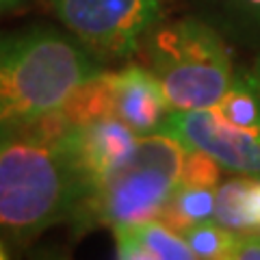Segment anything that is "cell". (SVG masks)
<instances>
[{"instance_id":"1","label":"cell","mask_w":260,"mask_h":260,"mask_svg":"<svg viewBox=\"0 0 260 260\" xmlns=\"http://www.w3.org/2000/svg\"><path fill=\"white\" fill-rule=\"evenodd\" d=\"M74 126L52 113L30 126L0 135V234L26 243L76 217L89 195L70 143Z\"/></svg>"},{"instance_id":"2","label":"cell","mask_w":260,"mask_h":260,"mask_svg":"<svg viewBox=\"0 0 260 260\" xmlns=\"http://www.w3.org/2000/svg\"><path fill=\"white\" fill-rule=\"evenodd\" d=\"M100 72L91 52L61 30H0V133L59 113Z\"/></svg>"},{"instance_id":"3","label":"cell","mask_w":260,"mask_h":260,"mask_svg":"<svg viewBox=\"0 0 260 260\" xmlns=\"http://www.w3.org/2000/svg\"><path fill=\"white\" fill-rule=\"evenodd\" d=\"M141 48L174 111L213 109L237 76L223 39L200 20L156 22Z\"/></svg>"},{"instance_id":"4","label":"cell","mask_w":260,"mask_h":260,"mask_svg":"<svg viewBox=\"0 0 260 260\" xmlns=\"http://www.w3.org/2000/svg\"><path fill=\"white\" fill-rule=\"evenodd\" d=\"M186 145L156 130L141 135L133 160L87 195L76 217L100 225H124L158 219L180 184Z\"/></svg>"},{"instance_id":"5","label":"cell","mask_w":260,"mask_h":260,"mask_svg":"<svg viewBox=\"0 0 260 260\" xmlns=\"http://www.w3.org/2000/svg\"><path fill=\"white\" fill-rule=\"evenodd\" d=\"M160 130L210 154L223 169L260 176V61L234 76L213 109L172 111Z\"/></svg>"},{"instance_id":"6","label":"cell","mask_w":260,"mask_h":260,"mask_svg":"<svg viewBox=\"0 0 260 260\" xmlns=\"http://www.w3.org/2000/svg\"><path fill=\"white\" fill-rule=\"evenodd\" d=\"M165 0H52L61 24L100 59H128L160 20Z\"/></svg>"},{"instance_id":"7","label":"cell","mask_w":260,"mask_h":260,"mask_svg":"<svg viewBox=\"0 0 260 260\" xmlns=\"http://www.w3.org/2000/svg\"><path fill=\"white\" fill-rule=\"evenodd\" d=\"M139 139L141 135L117 117H104L70 128V143L89 184V193L133 160Z\"/></svg>"},{"instance_id":"8","label":"cell","mask_w":260,"mask_h":260,"mask_svg":"<svg viewBox=\"0 0 260 260\" xmlns=\"http://www.w3.org/2000/svg\"><path fill=\"white\" fill-rule=\"evenodd\" d=\"M113 83V115L128 124L135 133L150 135L162 128L172 113L165 89L154 72L141 65H128L111 74Z\"/></svg>"},{"instance_id":"9","label":"cell","mask_w":260,"mask_h":260,"mask_svg":"<svg viewBox=\"0 0 260 260\" xmlns=\"http://www.w3.org/2000/svg\"><path fill=\"white\" fill-rule=\"evenodd\" d=\"M115 251L121 260H193L184 234L162 219L115 225Z\"/></svg>"},{"instance_id":"10","label":"cell","mask_w":260,"mask_h":260,"mask_svg":"<svg viewBox=\"0 0 260 260\" xmlns=\"http://www.w3.org/2000/svg\"><path fill=\"white\" fill-rule=\"evenodd\" d=\"M215 198H217V186L180 182L158 219H162L167 225H172L174 230L182 234L186 228L195 223L215 219Z\"/></svg>"},{"instance_id":"11","label":"cell","mask_w":260,"mask_h":260,"mask_svg":"<svg viewBox=\"0 0 260 260\" xmlns=\"http://www.w3.org/2000/svg\"><path fill=\"white\" fill-rule=\"evenodd\" d=\"M63 115L68 117L72 124H89L95 119L104 117H115L113 115V83L111 74L100 72L98 76L78 89L68 100V104L61 109Z\"/></svg>"},{"instance_id":"12","label":"cell","mask_w":260,"mask_h":260,"mask_svg":"<svg viewBox=\"0 0 260 260\" xmlns=\"http://www.w3.org/2000/svg\"><path fill=\"white\" fill-rule=\"evenodd\" d=\"M182 234L186 243H189V247L193 249L195 258H204V260H228L234 237H237V232L221 225L215 219L195 223L186 228Z\"/></svg>"},{"instance_id":"13","label":"cell","mask_w":260,"mask_h":260,"mask_svg":"<svg viewBox=\"0 0 260 260\" xmlns=\"http://www.w3.org/2000/svg\"><path fill=\"white\" fill-rule=\"evenodd\" d=\"M219 174H221V165L210 156V154L202 150L186 148L180 182L182 184H200V186H217Z\"/></svg>"},{"instance_id":"14","label":"cell","mask_w":260,"mask_h":260,"mask_svg":"<svg viewBox=\"0 0 260 260\" xmlns=\"http://www.w3.org/2000/svg\"><path fill=\"white\" fill-rule=\"evenodd\" d=\"M228 260H260V232H237Z\"/></svg>"},{"instance_id":"15","label":"cell","mask_w":260,"mask_h":260,"mask_svg":"<svg viewBox=\"0 0 260 260\" xmlns=\"http://www.w3.org/2000/svg\"><path fill=\"white\" fill-rule=\"evenodd\" d=\"M230 11L239 13L241 18H247L249 22L260 24V0H219Z\"/></svg>"},{"instance_id":"16","label":"cell","mask_w":260,"mask_h":260,"mask_svg":"<svg viewBox=\"0 0 260 260\" xmlns=\"http://www.w3.org/2000/svg\"><path fill=\"white\" fill-rule=\"evenodd\" d=\"M26 0H0V15H5V13H9L13 9H18L20 5H24Z\"/></svg>"},{"instance_id":"17","label":"cell","mask_w":260,"mask_h":260,"mask_svg":"<svg viewBox=\"0 0 260 260\" xmlns=\"http://www.w3.org/2000/svg\"><path fill=\"white\" fill-rule=\"evenodd\" d=\"M9 258V249L5 247V243H3V239H0V260H7Z\"/></svg>"},{"instance_id":"18","label":"cell","mask_w":260,"mask_h":260,"mask_svg":"<svg viewBox=\"0 0 260 260\" xmlns=\"http://www.w3.org/2000/svg\"><path fill=\"white\" fill-rule=\"evenodd\" d=\"M0 135H3V133H0Z\"/></svg>"}]
</instances>
